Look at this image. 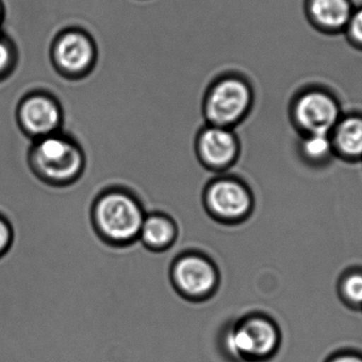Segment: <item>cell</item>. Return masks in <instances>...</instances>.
I'll return each instance as SVG.
<instances>
[{
	"mask_svg": "<svg viewBox=\"0 0 362 362\" xmlns=\"http://www.w3.org/2000/svg\"><path fill=\"white\" fill-rule=\"evenodd\" d=\"M28 163L34 176L45 184L65 187L81 178L86 157L81 145L61 131L33 140L28 153Z\"/></svg>",
	"mask_w": 362,
	"mask_h": 362,
	"instance_id": "1",
	"label": "cell"
},
{
	"mask_svg": "<svg viewBox=\"0 0 362 362\" xmlns=\"http://www.w3.org/2000/svg\"><path fill=\"white\" fill-rule=\"evenodd\" d=\"M146 214L135 196L124 189H108L95 199L91 219L98 235L115 247H127L139 237Z\"/></svg>",
	"mask_w": 362,
	"mask_h": 362,
	"instance_id": "2",
	"label": "cell"
},
{
	"mask_svg": "<svg viewBox=\"0 0 362 362\" xmlns=\"http://www.w3.org/2000/svg\"><path fill=\"white\" fill-rule=\"evenodd\" d=\"M255 91L248 79L238 72L221 74L211 82L202 99L206 123L234 129L250 114Z\"/></svg>",
	"mask_w": 362,
	"mask_h": 362,
	"instance_id": "3",
	"label": "cell"
},
{
	"mask_svg": "<svg viewBox=\"0 0 362 362\" xmlns=\"http://www.w3.org/2000/svg\"><path fill=\"white\" fill-rule=\"evenodd\" d=\"M279 346L274 323L261 316L243 317L223 335V351L236 362H263L272 358Z\"/></svg>",
	"mask_w": 362,
	"mask_h": 362,
	"instance_id": "4",
	"label": "cell"
},
{
	"mask_svg": "<svg viewBox=\"0 0 362 362\" xmlns=\"http://www.w3.org/2000/svg\"><path fill=\"white\" fill-rule=\"evenodd\" d=\"M98 57L95 38L82 28L62 30L51 44V63L68 80H81L89 76L97 65Z\"/></svg>",
	"mask_w": 362,
	"mask_h": 362,
	"instance_id": "5",
	"label": "cell"
},
{
	"mask_svg": "<svg viewBox=\"0 0 362 362\" xmlns=\"http://www.w3.org/2000/svg\"><path fill=\"white\" fill-rule=\"evenodd\" d=\"M204 205L214 220L238 225L250 216L255 201L243 181L234 176H219L204 188Z\"/></svg>",
	"mask_w": 362,
	"mask_h": 362,
	"instance_id": "6",
	"label": "cell"
},
{
	"mask_svg": "<svg viewBox=\"0 0 362 362\" xmlns=\"http://www.w3.org/2000/svg\"><path fill=\"white\" fill-rule=\"evenodd\" d=\"M171 281L181 297L189 301H204L216 291L219 273L206 255L185 253L172 264Z\"/></svg>",
	"mask_w": 362,
	"mask_h": 362,
	"instance_id": "7",
	"label": "cell"
},
{
	"mask_svg": "<svg viewBox=\"0 0 362 362\" xmlns=\"http://www.w3.org/2000/svg\"><path fill=\"white\" fill-rule=\"evenodd\" d=\"M16 120L23 134L33 140L62 131L64 110L52 94L36 91L27 94L19 101Z\"/></svg>",
	"mask_w": 362,
	"mask_h": 362,
	"instance_id": "8",
	"label": "cell"
},
{
	"mask_svg": "<svg viewBox=\"0 0 362 362\" xmlns=\"http://www.w3.org/2000/svg\"><path fill=\"white\" fill-rule=\"evenodd\" d=\"M195 152L206 169L226 171L240 157V138L234 129L206 123L196 135Z\"/></svg>",
	"mask_w": 362,
	"mask_h": 362,
	"instance_id": "9",
	"label": "cell"
},
{
	"mask_svg": "<svg viewBox=\"0 0 362 362\" xmlns=\"http://www.w3.org/2000/svg\"><path fill=\"white\" fill-rule=\"evenodd\" d=\"M295 117L310 134H329L337 125L339 108L335 100L322 91H310L298 100Z\"/></svg>",
	"mask_w": 362,
	"mask_h": 362,
	"instance_id": "10",
	"label": "cell"
},
{
	"mask_svg": "<svg viewBox=\"0 0 362 362\" xmlns=\"http://www.w3.org/2000/svg\"><path fill=\"white\" fill-rule=\"evenodd\" d=\"M178 229L175 221L161 213L146 215L138 239L146 249L155 252L168 250L177 239Z\"/></svg>",
	"mask_w": 362,
	"mask_h": 362,
	"instance_id": "11",
	"label": "cell"
},
{
	"mask_svg": "<svg viewBox=\"0 0 362 362\" xmlns=\"http://www.w3.org/2000/svg\"><path fill=\"white\" fill-rule=\"evenodd\" d=\"M310 13L319 25L327 28L348 25L353 14L349 0H310Z\"/></svg>",
	"mask_w": 362,
	"mask_h": 362,
	"instance_id": "12",
	"label": "cell"
},
{
	"mask_svg": "<svg viewBox=\"0 0 362 362\" xmlns=\"http://www.w3.org/2000/svg\"><path fill=\"white\" fill-rule=\"evenodd\" d=\"M336 144L346 155H362V118L350 117L344 119L336 129Z\"/></svg>",
	"mask_w": 362,
	"mask_h": 362,
	"instance_id": "13",
	"label": "cell"
},
{
	"mask_svg": "<svg viewBox=\"0 0 362 362\" xmlns=\"http://www.w3.org/2000/svg\"><path fill=\"white\" fill-rule=\"evenodd\" d=\"M17 59L18 55L14 43L8 36L0 33V80H4L12 74Z\"/></svg>",
	"mask_w": 362,
	"mask_h": 362,
	"instance_id": "14",
	"label": "cell"
},
{
	"mask_svg": "<svg viewBox=\"0 0 362 362\" xmlns=\"http://www.w3.org/2000/svg\"><path fill=\"white\" fill-rule=\"evenodd\" d=\"M329 134H310L303 142V151L313 159H322L331 152Z\"/></svg>",
	"mask_w": 362,
	"mask_h": 362,
	"instance_id": "15",
	"label": "cell"
},
{
	"mask_svg": "<svg viewBox=\"0 0 362 362\" xmlns=\"http://www.w3.org/2000/svg\"><path fill=\"white\" fill-rule=\"evenodd\" d=\"M14 240V230L6 217L0 215V257L6 255Z\"/></svg>",
	"mask_w": 362,
	"mask_h": 362,
	"instance_id": "16",
	"label": "cell"
},
{
	"mask_svg": "<svg viewBox=\"0 0 362 362\" xmlns=\"http://www.w3.org/2000/svg\"><path fill=\"white\" fill-rule=\"evenodd\" d=\"M346 295L355 303H362V276H353L344 285Z\"/></svg>",
	"mask_w": 362,
	"mask_h": 362,
	"instance_id": "17",
	"label": "cell"
},
{
	"mask_svg": "<svg viewBox=\"0 0 362 362\" xmlns=\"http://www.w3.org/2000/svg\"><path fill=\"white\" fill-rule=\"evenodd\" d=\"M348 25L353 38L362 43V9L353 13Z\"/></svg>",
	"mask_w": 362,
	"mask_h": 362,
	"instance_id": "18",
	"label": "cell"
},
{
	"mask_svg": "<svg viewBox=\"0 0 362 362\" xmlns=\"http://www.w3.org/2000/svg\"><path fill=\"white\" fill-rule=\"evenodd\" d=\"M329 362H362V358L356 356V355H342V356L336 357Z\"/></svg>",
	"mask_w": 362,
	"mask_h": 362,
	"instance_id": "19",
	"label": "cell"
},
{
	"mask_svg": "<svg viewBox=\"0 0 362 362\" xmlns=\"http://www.w3.org/2000/svg\"><path fill=\"white\" fill-rule=\"evenodd\" d=\"M4 6L2 0H0V25H1L2 21H4Z\"/></svg>",
	"mask_w": 362,
	"mask_h": 362,
	"instance_id": "20",
	"label": "cell"
}]
</instances>
